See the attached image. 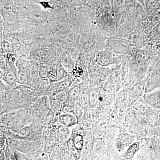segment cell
<instances>
[{"label":"cell","instance_id":"cell-1","mask_svg":"<svg viewBox=\"0 0 160 160\" xmlns=\"http://www.w3.org/2000/svg\"><path fill=\"white\" fill-rule=\"evenodd\" d=\"M6 62L7 66L6 74L1 80L7 86L13 88L17 83L18 68L15 63L9 62L7 61Z\"/></svg>","mask_w":160,"mask_h":160},{"label":"cell","instance_id":"cell-2","mask_svg":"<svg viewBox=\"0 0 160 160\" xmlns=\"http://www.w3.org/2000/svg\"><path fill=\"white\" fill-rule=\"evenodd\" d=\"M1 115L6 112L7 106L12 100V88L7 86L1 80Z\"/></svg>","mask_w":160,"mask_h":160},{"label":"cell","instance_id":"cell-3","mask_svg":"<svg viewBox=\"0 0 160 160\" xmlns=\"http://www.w3.org/2000/svg\"><path fill=\"white\" fill-rule=\"evenodd\" d=\"M39 63L34 60H30L29 78L27 86L35 89L39 80Z\"/></svg>","mask_w":160,"mask_h":160},{"label":"cell","instance_id":"cell-4","mask_svg":"<svg viewBox=\"0 0 160 160\" xmlns=\"http://www.w3.org/2000/svg\"><path fill=\"white\" fill-rule=\"evenodd\" d=\"M58 123L65 127L72 128L77 125L78 120L73 112L62 113L59 116Z\"/></svg>","mask_w":160,"mask_h":160},{"label":"cell","instance_id":"cell-5","mask_svg":"<svg viewBox=\"0 0 160 160\" xmlns=\"http://www.w3.org/2000/svg\"><path fill=\"white\" fill-rule=\"evenodd\" d=\"M52 84L48 79H39L35 89L40 96H48Z\"/></svg>","mask_w":160,"mask_h":160},{"label":"cell","instance_id":"cell-6","mask_svg":"<svg viewBox=\"0 0 160 160\" xmlns=\"http://www.w3.org/2000/svg\"><path fill=\"white\" fill-rule=\"evenodd\" d=\"M71 135V128L59 125L57 134V142L59 144L65 143L70 138Z\"/></svg>","mask_w":160,"mask_h":160},{"label":"cell","instance_id":"cell-7","mask_svg":"<svg viewBox=\"0 0 160 160\" xmlns=\"http://www.w3.org/2000/svg\"><path fill=\"white\" fill-rule=\"evenodd\" d=\"M13 138L35 141L32 132L31 125H26L16 132Z\"/></svg>","mask_w":160,"mask_h":160},{"label":"cell","instance_id":"cell-8","mask_svg":"<svg viewBox=\"0 0 160 160\" xmlns=\"http://www.w3.org/2000/svg\"><path fill=\"white\" fill-rule=\"evenodd\" d=\"M143 6L149 18L160 9V4L158 0H145Z\"/></svg>","mask_w":160,"mask_h":160},{"label":"cell","instance_id":"cell-9","mask_svg":"<svg viewBox=\"0 0 160 160\" xmlns=\"http://www.w3.org/2000/svg\"><path fill=\"white\" fill-rule=\"evenodd\" d=\"M49 106L54 113L55 117H59L62 111L63 103L60 102L54 96H49Z\"/></svg>","mask_w":160,"mask_h":160},{"label":"cell","instance_id":"cell-10","mask_svg":"<svg viewBox=\"0 0 160 160\" xmlns=\"http://www.w3.org/2000/svg\"><path fill=\"white\" fill-rule=\"evenodd\" d=\"M80 89L79 87L72 84L67 90V98L66 99L72 102H77L79 96Z\"/></svg>","mask_w":160,"mask_h":160},{"label":"cell","instance_id":"cell-11","mask_svg":"<svg viewBox=\"0 0 160 160\" xmlns=\"http://www.w3.org/2000/svg\"><path fill=\"white\" fill-rule=\"evenodd\" d=\"M59 143L56 141L43 140L42 150L47 154H51Z\"/></svg>","mask_w":160,"mask_h":160},{"label":"cell","instance_id":"cell-12","mask_svg":"<svg viewBox=\"0 0 160 160\" xmlns=\"http://www.w3.org/2000/svg\"><path fill=\"white\" fill-rule=\"evenodd\" d=\"M126 0H111L112 11L115 14L124 11Z\"/></svg>","mask_w":160,"mask_h":160},{"label":"cell","instance_id":"cell-13","mask_svg":"<svg viewBox=\"0 0 160 160\" xmlns=\"http://www.w3.org/2000/svg\"><path fill=\"white\" fill-rule=\"evenodd\" d=\"M8 138L5 134L1 132L0 134V160H6L4 151L7 146Z\"/></svg>","mask_w":160,"mask_h":160},{"label":"cell","instance_id":"cell-14","mask_svg":"<svg viewBox=\"0 0 160 160\" xmlns=\"http://www.w3.org/2000/svg\"><path fill=\"white\" fill-rule=\"evenodd\" d=\"M57 82L64 79L69 75V73L66 70L61 62L58 63L57 68Z\"/></svg>","mask_w":160,"mask_h":160},{"label":"cell","instance_id":"cell-15","mask_svg":"<svg viewBox=\"0 0 160 160\" xmlns=\"http://www.w3.org/2000/svg\"><path fill=\"white\" fill-rule=\"evenodd\" d=\"M137 0H126L124 11L128 14H131L135 10Z\"/></svg>","mask_w":160,"mask_h":160},{"label":"cell","instance_id":"cell-16","mask_svg":"<svg viewBox=\"0 0 160 160\" xmlns=\"http://www.w3.org/2000/svg\"><path fill=\"white\" fill-rule=\"evenodd\" d=\"M1 54H6V53L13 52L14 47L12 44L6 40H3L1 42Z\"/></svg>","mask_w":160,"mask_h":160},{"label":"cell","instance_id":"cell-17","mask_svg":"<svg viewBox=\"0 0 160 160\" xmlns=\"http://www.w3.org/2000/svg\"><path fill=\"white\" fill-rule=\"evenodd\" d=\"M61 147L62 157L63 160L73 159V156L71 152L68 149L66 142L60 144Z\"/></svg>","mask_w":160,"mask_h":160},{"label":"cell","instance_id":"cell-18","mask_svg":"<svg viewBox=\"0 0 160 160\" xmlns=\"http://www.w3.org/2000/svg\"><path fill=\"white\" fill-rule=\"evenodd\" d=\"M60 62L69 73L71 71V70L74 68L75 66L73 61H72L71 58L69 57L63 58Z\"/></svg>","mask_w":160,"mask_h":160},{"label":"cell","instance_id":"cell-19","mask_svg":"<svg viewBox=\"0 0 160 160\" xmlns=\"http://www.w3.org/2000/svg\"><path fill=\"white\" fill-rule=\"evenodd\" d=\"M49 65L44 63H39V76L40 79L47 78Z\"/></svg>","mask_w":160,"mask_h":160},{"label":"cell","instance_id":"cell-20","mask_svg":"<svg viewBox=\"0 0 160 160\" xmlns=\"http://www.w3.org/2000/svg\"><path fill=\"white\" fill-rule=\"evenodd\" d=\"M0 77L2 78L6 74L7 70L6 62L5 59V54H1V60H0Z\"/></svg>","mask_w":160,"mask_h":160},{"label":"cell","instance_id":"cell-21","mask_svg":"<svg viewBox=\"0 0 160 160\" xmlns=\"http://www.w3.org/2000/svg\"><path fill=\"white\" fill-rule=\"evenodd\" d=\"M50 159L51 160H63L62 156L60 144H58L50 154Z\"/></svg>","mask_w":160,"mask_h":160},{"label":"cell","instance_id":"cell-22","mask_svg":"<svg viewBox=\"0 0 160 160\" xmlns=\"http://www.w3.org/2000/svg\"><path fill=\"white\" fill-rule=\"evenodd\" d=\"M15 160H32L28 155L18 151V150H14L13 152Z\"/></svg>","mask_w":160,"mask_h":160},{"label":"cell","instance_id":"cell-23","mask_svg":"<svg viewBox=\"0 0 160 160\" xmlns=\"http://www.w3.org/2000/svg\"><path fill=\"white\" fill-rule=\"evenodd\" d=\"M4 54H5L6 61L9 62L16 64L18 59V54L15 53L14 52H8Z\"/></svg>","mask_w":160,"mask_h":160},{"label":"cell","instance_id":"cell-24","mask_svg":"<svg viewBox=\"0 0 160 160\" xmlns=\"http://www.w3.org/2000/svg\"><path fill=\"white\" fill-rule=\"evenodd\" d=\"M5 153V158L6 160H15L14 153L11 150L9 146V141H7V146H6V149L4 151Z\"/></svg>","mask_w":160,"mask_h":160},{"label":"cell","instance_id":"cell-25","mask_svg":"<svg viewBox=\"0 0 160 160\" xmlns=\"http://www.w3.org/2000/svg\"><path fill=\"white\" fill-rule=\"evenodd\" d=\"M150 20L152 25L154 27L160 23V10L152 15L150 18Z\"/></svg>","mask_w":160,"mask_h":160},{"label":"cell","instance_id":"cell-26","mask_svg":"<svg viewBox=\"0 0 160 160\" xmlns=\"http://www.w3.org/2000/svg\"><path fill=\"white\" fill-rule=\"evenodd\" d=\"M53 96H54L60 102L64 103L67 98V90L60 92Z\"/></svg>","mask_w":160,"mask_h":160},{"label":"cell","instance_id":"cell-27","mask_svg":"<svg viewBox=\"0 0 160 160\" xmlns=\"http://www.w3.org/2000/svg\"><path fill=\"white\" fill-rule=\"evenodd\" d=\"M41 5L44 7L45 9H52V7L47 2H41Z\"/></svg>","mask_w":160,"mask_h":160},{"label":"cell","instance_id":"cell-28","mask_svg":"<svg viewBox=\"0 0 160 160\" xmlns=\"http://www.w3.org/2000/svg\"><path fill=\"white\" fill-rule=\"evenodd\" d=\"M154 28L156 32L158 33L159 34H160V23L158 24L157 26H155Z\"/></svg>","mask_w":160,"mask_h":160},{"label":"cell","instance_id":"cell-29","mask_svg":"<svg viewBox=\"0 0 160 160\" xmlns=\"http://www.w3.org/2000/svg\"><path fill=\"white\" fill-rule=\"evenodd\" d=\"M51 1L57 3H61L62 2V0H51Z\"/></svg>","mask_w":160,"mask_h":160},{"label":"cell","instance_id":"cell-30","mask_svg":"<svg viewBox=\"0 0 160 160\" xmlns=\"http://www.w3.org/2000/svg\"><path fill=\"white\" fill-rule=\"evenodd\" d=\"M145 0H137V1L139 2L142 4V5H144V2H145Z\"/></svg>","mask_w":160,"mask_h":160},{"label":"cell","instance_id":"cell-31","mask_svg":"<svg viewBox=\"0 0 160 160\" xmlns=\"http://www.w3.org/2000/svg\"><path fill=\"white\" fill-rule=\"evenodd\" d=\"M158 1H159V2L160 4V0H158Z\"/></svg>","mask_w":160,"mask_h":160}]
</instances>
